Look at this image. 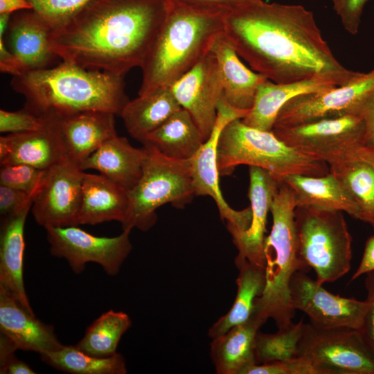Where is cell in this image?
<instances>
[{
  "mask_svg": "<svg viewBox=\"0 0 374 374\" xmlns=\"http://www.w3.org/2000/svg\"><path fill=\"white\" fill-rule=\"evenodd\" d=\"M223 33L253 71L276 83L321 77L341 86L361 73L337 61L301 5L260 0L226 13Z\"/></svg>",
  "mask_w": 374,
  "mask_h": 374,
  "instance_id": "obj_1",
  "label": "cell"
},
{
  "mask_svg": "<svg viewBox=\"0 0 374 374\" xmlns=\"http://www.w3.org/2000/svg\"><path fill=\"white\" fill-rule=\"evenodd\" d=\"M166 0H93L50 35L51 51L81 67L125 77L161 28Z\"/></svg>",
  "mask_w": 374,
  "mask_h": 374,
  "instance_id": "obj_2",
  "label": "cell"
},
{
  "mask_svg": "<svg viewBox=\"0 0 374 374\" xmlns=\"http://www.w3.org/2000/svg\"><path fill=\"white\" fill-rule=\"evenodd\" d=\"M10 87L24 97V109L37 116H65L88 110L121 116L130 100L124 77L64 60L12 76Z\"/></svg>",
  "mask_w": 374,
  "mask_h": 374,
  "instance_id": "obj_3",
  "label": "cell"
},
{
  "mask_svg": "<svg viewBox=\"0 0 374 374\" xmlns=\"http://www.w3.org/2000/svg\"><path fill=\"white\" fill-rule=\"evenodd\" d=\"M167 1L166 19L140 66L139 96L170 87L211 51L224 30V13Z\"/></svg>",
  "mask_w": 374,
  "mask_h": 374,
  "instance_id": "obj_4",
  "label": "cell"
},
{
  "mask_svg": "<svg viewBox=\"0 0 374 374\" xmlns=\"http://www.w3.org/2000/svg\"><path fill=\"white\" fill-rule=\"evenodd\" d=\"M296 208L293 190L282 182L270 207L273 223L265 240V286L253 308L267 319L271 318L278 329L293 322L296 310L290 303V281L296 271L308 269L299 253Z\"/></svg>",
  "mask_w": 374,
  "mask_h": 374,
  "instance_id": "obj_5",
  "label": "cell"
},
{
  "mask_svg": "<svg viewBox=\"0 0 374 374\" xmlns=\"http://www.w3.org/2000/svg\"><path fill=\"white\" fill-rule=\"evenodd\" d=\"M248 165L266 170L279 179L290 175L323 176L329 166L287 145L272 131H262L244 124L241 119L222 130L217 150L220 176L230 175L236 166Z\"/></svg>",
  "mask_w": 374,
  "mask_h": 374,
  "instance_id": "obj_6",
  "label": "cell"
},
{
  "mask_svg": "<svg viewBox=\"0 0 374 374\" xmlns=\"http://www.w3.org/2000/svg\"><path fill=\"white\" fill-rule=\"evenodd\" d=\"M145 157L142 175L130 191L129 209L123 231L136 228L147 231L156 221V210L170 203L181 208L195 195L189 160L168 157L153 146L143 144Z\"/></svg>",
  "mask_w": 374,
  "mask_h": 374,
  "instance_id": "obj_7",
  "label": "cell"
},
{
  "mask_svg": "<svg viewBox=\"0 0 374 374\" xmlns=\"http://www.w3.org/2000/svg\"><path fill=\"white\" fill-rule=\"evenodd\" d=\"M299 256L314 269L317 281L332 283L350 269L352 237L343 212L313 208L295 209Z\"/></svg>",
  "mask_w": 374,
  "mask_h": 374,
  "instance_id": "obj_8",
  "label": "cell"
},
{
  "mask_svg": "<svg viewBox=\"0 0 374 374\" xmlns=\"http://www.w3.org/2000/svg\"><path fill=\"white\" fill-rule=\"evenodd\" d=\"M316 374H374V353L359 330L319 328L305 323L299 357Z\"/></svg>",
  "mask_w": 374,
  "mask_h": 374,
  "instance_id": "obj_9",
  "label": "cell"
},
{
  "mask_svg": "<svg viewBox=\"0 0 374 374\" xmlns=\"http://www.w3.org/2000/svg\"><path fill=\"white\" fill-rule=\"evenodd\" d=\"M272 132L287 145L329 166L347 160L365 144L364 123L356 115L274 127Z\"/></svg>",
  "mask_w": 374,
  "mask_h": 374,
  "instance_id": "obj_10",
  "label": "cell"
},
{
  "mask_svg": "<svg viewBox=\"0 0 374 374\" xmlns=\"http://www.w3.org/2000/svg\"><path fill=\"white\" fill-rule=\"evenodd\" d=\"M78 226L45 229L51 254L64 258L75 274L82 272L86 264L95 262L108 275H116L132 248L130 231H123L115 237H100Z\"/></svg>",
  "mask_w": 374,
  "mask_h": 374,
  "instance_id": "obj_11",
  "label": "cell"
},
{
  "mask_svg": "<svg viewBox=\"0 0 374 374\" xmlns=\"http://www.w3.org/2000/svg\"><path fill=\"white\" fill-rule=\"evenodd\" d=\"M373 92L374 69L368 73H361L344 85L293 98L279 111L274 127H292L322 119L356 115L362 104Z\"/></svg>",
  "mask_w": 374,
  "mask_h": 374,
  "instance_id": "obj_12",
  "label": "cell"
},
{
  "mask_svg": "<svg viewBox=\"0 0 374 374\" xmlns=\"http://www.w3.org/2000/svg\"><path fill=\"white\" fill-rule=\"evenodd\" d=\"M249 110L235 109L222 96L217 107L216 121L208 138L190 159L195 195H208L213 198L221 218L226 221L229 232L246 230L251 221L252 211L251 207L242 211L234 210L224 199L217 166V144L224 127L234 120L243 118Z\"/></svg>",
  "mask_w": 374,
  "mask_h": 374,
  "instance_id": "obj_13",
  "label": "cell"
},
{
  "mask_svg": "<svg viewBox=\"0 0 374 374\" xmlns=\"http://www.w3.org/2000/svg\"><path fill=\"white\" fill-rule=\"evenodd\" d=\"M290 303L304 312L310 323L319 328H350L359 330L368 302L341 297L327 291L305 271H296L290 285Z\"/></svg>",
  "mask_w": 374,
  "mask_h": 374,
  "instance_id": "obj_14",
  "label": "cell"
},
{
  "mask_svg": "<svg viewBox=\"0 0 374 374\" xmlns=\"http://www.w3.org/2000/svg\"><path fill=\"white\" fill-rule=\"evenodd\" d=\"M84 171L66 158L46 170L31 212L45 229L78 225Z\"/></svg>",
  "mask_w": 374,
  "mask_h": 374,
  "instance_id": "obj_15",
  "label": "cell"
},
{
  "mask_svg": "<svg viewBox=\"0 0 374 374\" xmlns=\"http://www.w3.org/2000/svg\"><path fill=\"white\" fill-rule=\"evenodd\" d=\"M181 108L198 127L204 140L215 125L223 88L217 62L210 51L183 76L170 87Z\"/></svg>",
  "mask_w": 374,
  "mask_h": 374,
  "instance_id": "obj_16",
  "label": "cell"
},
{
  "mask_svg": "<svg viewBox=\"0 0 374 374\" xmlns=\"http://www.w3.org/2000/svg\"><path fill=\"white\" fill-rule=\"evenodd\" d=\"M248 196L252 217L244 231H232L233 242L238 251L236 258H243L265 268L264 245L267 218L274 197L281 181L270 172L256 166H249Z\"/></svg>",
  "mask_w": 374,
  "mask_h": 374,
  "instance_id": "obj_17",
  "label": "cell"
},
{
  "mask_svg": "<svg viewBox=\"0 0 374 374\" xmlns=\"http://www.w3.org/2000/svg\"><path fill=\"white\" fill-rule=\"evenodd\" d=\"M39 130L0 137V164L24 163L47 170L67 158L59 127L58 116L43 115Z\"/></svg>",
  "mask_w": 374,
  "mask_h": 374,
  "instance_id": "obj_18",
  "label": "cell"
},
{
  "mask_svg": "<svg viewBox=\"0 0 374 374\" xmlns=\"http://www.w3.org/2000/svg\"><path fill=\"white\" fill-rule=\"evenodd\" d=\"M52 30L33 9L11 15L6 44L19 61L22 73L56 65L60 58L51 51L49 43Z\"/></svg>",
  "mask_w": 374,
  "mask_h": 374,
  "instance_id": "obj_19",
  "label": "cell"
},
{
  "mask_svg": "<svg viewBox=\"0 0 374 374\" xmlns=\"http://www.w3.org/2000/svg\"><path fill=\"white\" fill-rule=\"evenodd\" d=\"M33 199L20 209L1 217L0 286L8 290L30 313L35 314L24 282L25 254L24 229Z\"/></svg>",
  "mask_w": 374,
  "mask_h": 374,
  "instance_id": "obj_20",
  "label": "cell"
},
{
  "mask_svg": "<svg viewBox=\"0 0 374 374\" xmlns=\"http://www.w3.org/2000/svg\"><path fill=\"white\" fill-rule=\"evenodd\" d=\"M115 114L88 110L58 116L67 158L79 166L105 141L117 135Z\"/></svg>",
  "mask_w": 374,
  "mask_h": 374,
  "instance_id": "obj_21",
  "label": "cell"
},
{
  "mask_svg": "<svg viewBox=\"0 0 374 374\" xmlns=\"http://www.w3.org/2000/svg\"><path fill=\"white\" fill-rule=\"evenodd\" d=\"M0 332L8 337L18 350L39 354L61 349L64 345L53 326L39 320L0 286Z\"/></svg>",
  "mask_w": 374,
  "mask_h": 374,
  "instance_id": "obj_22",
  "label": "cell"
},
{
  "mask_svg": "<svg viewBox=\"0 0 374 374\" xmlns=\"http://www.w3.org/2000/svg\"><path fill=\"white\" fill-rule=\"evenodd\" d=\"M128 191L104 175L83 172L77 222L95 225L125 220L129 209Z\"/></svg>",
  "mask_w": 374,
  "mask_h": 374,
  "instance_id": "obj_23",
  "label": "cell"
},
{
  "mask_svg": "<svg viewBox=\"0 0 374 374\" xmlns=\"http://www.w3.org/2000/svg\"><path fill=\"white\" fill-rule=\"evenodd\" d=\"M337 86L332 81L321 77L289 83H276L266 79L259 85L252 107L241 121L249 127L272 131L279 111L290 100Z\"/></svg>",
  "mask_w": 374,
  "mask_h": 374,
  "instance_id": "obj_24",
  "label": "cell"
},
{
  "mask_svg": "<svg viewBox=\"0 0 374 374\" xmlns=\"http://www.w3.org/2000/svg\"><path fill=\"white\" fill-rule=\"evenodd\" d=\"M211 51L217 62L224 99L235 109H251L259 85L267 78L240 61L223 32L213 42Z\"/></svg>",
  "mask_w": 374,
  "mask_h": 374,
  "instance_id": "obj_25",
  "label": "cell"
},
{
  "mask_svg": "<svg viewBox=\"0 0 374 374\" xmlns=\"http://www.w3.org/2000/svg\"><path fill=\"white\" fill-rule=\"evenodd\" d=\"M267 320L253 310L246 321L212 339L210 354L217 374H244L247 369L256 364L255 338Z\"/></svg>",
  "mask_w": 374,
  "mask_h": 374,
  "instance_id": "obj_26",
  "label": "cell"
},
{
  "mask_svg": "<svg viewBox=\"0 0 374 374\" xmlns=\"http://www.w3.org/2000/svg\"><path fill=\"white\" fill-rule=\"evenodd\" d=\"M144 157L143 146L135 148L126 138L116 135L83 161L80 168L83 171L96 170L130 191L141 177Z\"/></svg>",
  "mask_w": 374,
  "mask_h": 374,
  "instance_id": "obj_27",
  "label": "cell"
},
{
  "mask_svg": "<svg viewBox=\"0 0 374 374\" xmlns=\"http://www.w3.org/2000/svg\"><path fill=\"white\" fill-rule=\"evenodd\" d=\"M291 188L296 207L337 211L362 220L359 206L335 176L290 175L280 179Z\"/></svg>",
  "mask_w": 374,
  "mask_h": 374,
  "instance_id": "obj_28",
  "label": "cell"
},
{
  "mask_svg": "<svg viewBox=\"0 0 374 374\" xmlns=\"http://www.w3.org/2000/svg\"><path fill=\"white\" fill-rule=\"evenodd\" d=\"M181 108L170 88L161 87L129 100L120 116L128 133L142 143Z\"/></svg>",
  "mask_w": 374,
  "mask_h": 374,
  "instance_id": "obj_29",
  "label": "cell"
},
{
  "mask_svg": "<svg viewBox=\"0 0 374 374\" xmlns=\"http://www.w3.org/2000/svg\"><path fill=\"white\" fill-rule=\"evenodd\" d=\"M204 142L190 114L181 108L147 135L141 143L153 146L168 157L189 160Z\"/></svg>",
  "mask_w": 374,
  "mask_h": 374,
  "instance_id": "obj_30",
  "label": "cell"
},
{
  "mask_svg": "<svg viewBox=\"0 0 374 374\" xmlns=\"http://www.w3.org/2000/svg\"><path fill=\"white\" fill-rule=\"evenodd\" d=\"M235 264L239 270L236 296L229 311L209 328L208 335L212 339L249 319L253 312L256 299L265 289V268L239 258H235Z\"/></svg>",
  "mask_w": 374,
  "mask_h": 374,
  "instance_id": "obj_31",
  "label": "cell"
},
{
  "mask_svg": "<svg viewBox=\"0 0 374 374\" xmlns=\"http://www.w3.org/2000/svg\"><path fill=\"white\" fill-rule=\"evenodd\" d=\"M41 359L51 367L73 374H125L124 357L118 353L108 357L86 353L75 345L39 354Z\"/></svg>",
  "mask_w": 374,
  "mask_h": 374,
  "instance_id": "obj_32",
  "label": "cell"
},
{
  "mask_svg": "<svg viewBox=\"0 0 374 374\" xmlns=\"http://www.w3.org/2000/svg\"><path fill=\"white\" fill-rule=\"evenodd\" d=\"M329 169L359 206L362 221L374 228V168L351 156Z\"/></svg>",
  "mask_w": 374,
  "mask_h": 374,
  "instance_id": "obj_33",
  "label": "cell"
},
{
  "mask_svg": "<svg viewBox=\"0 0 374 374\" xmlns=\"http://www.w3.org/2000/svg\"><path fill=\"white\" fill-rule=\"evenodd\" d=\"M131 325L128 314L110 310L102 314L87 328L75 346L91 355L111 356L116 353L122 336Z\"/></svg>",
  "mask_w": 374,
  "mask_h": 374,
  "instance_id": "obj_34",
  "label": "cell"
},
{
  "mask_svg": "<svg viewBox=\"0 0 374 374\" xmlns=\"http://www.w3.org/2000/svg\"><path fill=\"white\" fill-rule=\"evenodd\" d=\"M305 323L300 320L292 322L275 333L258 331L254 341V355L256 364L271 362H288L299 357V345Z\"/></svg>",
  "mask_w": 374,
  "mask_h": 374,
  "instance_id": "obj_35",
  "label": "cell"
},
{
  "mask_svg": "<svg viewBox=\"0 0 374 374\" xmlns=\"http://www.w3.org/2000/svg\"><path fill=\"white\" fill-rule=\"evenodd\" d=\"M46 170L24 163L1 165L0 185L35 193L42 183Z\"/></svg>",
  "mask_w": 374,
  "mask_h": 374,
  "instance_id": "obj_36",
  "label": "cell"
},
{
  "mask_svg": "<svg viewBox=\"0 0 374 374\" xmlns=\"http://www.w3.org/2000/svg\"><path fill=\"white\" fill-rule=\"evenodd\" d=\"M37 12L55 29L81 10L93 0H27Z\"/></svg>",
  "mask_w": 374,
  "mask_h": 374,
  "instance_id": "obj_37",
  "label": "cell"
},
{
  "mask_svg": "<svg viewBox=\"0 0 374 374\" xmlns=\"http://www.w3.org/2000/svg\"><path fill=\"white\" fill-rule=\"evenodd\" d=\"M45 121L44 116L35 115L24 109L10 112L0 110V132L17 134L41 128Z\"/></svg>",
  "mask_w": 374,
  "mask_h": 374,
  "instance_id": "obj_38",
  "label": "cell"
},
{
  "mask_svg": "<svg viewBox=\"0 0 374 374\" xmlns=\"http://www.w3.org/2000/svg\"><path fill=\"white\" fill-rule=\"evenodd\" d=\"M244 374H316L309 363L299 357L288 362H271L250 366Z\"/></svg>",
  "mask_w": 374,
  "mask_h": 374,
  "instance_id": "obj_39",
  "label": "cell"
},
{
  "mask_svg": "<svg viewBox=\"0 0 374 374\" xmlns=\"http://www.w3.org/2000/svg\"><path fill=\"white\" fill-rule=\"evenodd\" d=\"M368 0H332L333 8L344 29L351 35L359 31L364 8Z\"/></svg>",
  "mask_w": 374,
  "mask_h": 374,
  "instance_id": "obj_40",
  "label": "cell"
},
{
  "mask_svg": "<svg viewBox=\"0 0 374 374\" xmlns=\"http://www.w3.org/2000/svg\"><path fill=\"white\" fill-rule=\"evenodd\" d=\"M35 193H28L23 190L0 185L1 217L10 215L20 209L34 198Z\"/></svg>",
  "mask_w": 374,
  "mask_h": 374,
  "instance_id": "obj_41",
  "label": "cell"
},
{
  "mask_svg": "<svg viewBox=\"0 0 374 374\" xmlns=\"http://www.w3.org/2000/svg\"><path fill=\"white\" fill-rule=\"evenodd\" d=\"M368 308L359 331L374 353V271L366 274Z\"/></svg>",
  "mask_w": 374,
  "mask_h": 374,
  "instance_id": "obj_42",
  "label": "cell"
},
{
  "mask_svg": "<svg viewBox=\"0 0 374 374\" xmlns=\"http://www.w3.org/2000/svg\"><path fill=\"white\" fill-rule=\"evenodd\" d=\"M205 10L228 13L260 0H166Z\"/></svg>",
  "mask_w": 374,
  "mask_h": 374,
  "instance_id": "obj_43",
  "label": "cell"
},
{
  "mask_svg": "<svg viewBox=\"0 0 374 374\" xmlns=\"http://www.w3.org/2000/svg\"><path fill=\"white\" fill-rule=\"evenodd\" d=\"M356 116L360 117L365 126V144L374 143V92L358 109Z\"/></svg>",
  "mask_w": 374,
  "mask_h": 374,
  "instance_id": "obj_44",
  "label": "cell"
},
{
  "mask_svg": "<svg viewBox=\"0 0 374 374\" xmlns=\"http://www.w3.org/2000/svg\"><path fill=\"white\" fill-rule=\"evenodd\" d=\"M0 70L12 76L21 75V65L15 55L8 48L4 37H0Z\"/></svg>",
  "mask_w": 374,
  "mask_h": 374,
  "instance_id": "obj_45",
  "label": "cell"
},
{
  "mask_svg": "<svg viewBox=\"0 0 374 374\" xmlns=\"http://www.w3.org/2000/svg\"><path fill=\"white\" fill-rule=\"evenodd\" d=\"M374 271V235L370 237L365 244L360 263L351 277V281L361 276Z\"/></svg>",
  "mask_w": 374,
  "mask_h": 374,
  "instance_id": "obj_46",
  "label": "cell"
},
{
  "mask_svg": "<svg viewBox=\"0 0 374 374\" xmlns=\"http://www.w3.org/2000/svg\"><path fill=\"white\" fill-rule=\"evenodd\" d=\"M18 350L15 343L6 335L0 332V368L15 357Z\"/></svg>",
  "mask_w": 374,
  "mask_h": 374,
  "instance_id": "obj_47",
  "label": "cell"
},
{
  "mask_svg": "<svg viewBox=\"0 0 374 374\" xmlns=\"http://www.w3.org/2000/svg\"><path fill=\"white\" fill-rule=\"evenodd\" d=\"M1 374H35L36 372L26 362L16 357L12 358L3 368H0Z\"/></svg>",
  "mask_w": 374,
  "mask_h": 374,
  "instance_id": "obj_48",
  "label": "cell"
},
{
  "mask_svg": "<svg viewBox=\"0 0 374 374\" xmlns=\"http://www.w3.org/2000/svg\"><path fill=\"white\" fill-rule=\"evenodd\" d=\"M31 9L33 6L27 0H0V14H12Z\"/></svg>",
  "mask_w": 374,
  "mask_h": 374,
  "instance_id": "obj_49",
  "label": "cell"
},
{
  "mask_svg": "<svg viewBox=\"0 0 374 374\" xmlns=\"http://www.w3.org/2000/svg\"><path fill=\"white\" fill-rule=\"evenodd\" d=\"M351 156L366 161L374 168V143L359 146L353 152Z\"/></svg>",
  "mask_w": 374,
  "mask_h": 374,
  "instance_id": "obj_50",
  "label": "cell"
},
{
  "mask_svg": "<svg viewBox=\"0 0 374 374\" xmlns=\"http://www.w3.org/2000/svg\"><path fill=\"white\" fill-rule=\"evenodd\" d=\"M331 1H332V0H331Z\"/></svg>",
  "mask_w": 374,
  "mask_h": 374,
  "instance_id": "obj_51",
  "label": "cell"
}]
</instances>
